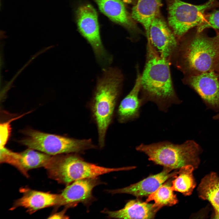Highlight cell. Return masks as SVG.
Wrapping results in <instances>:
<instances>
[{
    "label": "cell",
    "mask_w": 219,
    "mask_h": 219,
    "mask_svg": "<svg viewBox=\"0 0 219 219\" xmlns=\"http://www.w3.org/2000/svg\"><path fill=\"white\" fill-rule=\"evenodd\" d=\"M215 30L213 37L196 30L179 41L172 64L184 76L211 71L219 74V31Z\"/></svg>",
    "instance_id": "obj_1"
},
{
    "label": "cell",
    "mask_w": 219,
    "mask_h": 219,
    "mask_svg": "<svg viewBox=\"0 0 219 219\" xmlns=\"http://www.w3.org/2000/svg\"><path fill=\"white\" fill-rule=\"evenodd\" d=\"M170 65L148 40L145 64L141 74L140 97L143 104L151 102L166 112L172 105L180 103L172 82Z\"/></svg>",
    "instance_id": "obj_2"
},
{
    "label": "cell",
    "mask_w": 219,
    "mask_h": 219,
    "mask_svg": "<svg viewBox=\"0 0 219 219\" xmlns=\"http://www.w3.org/2000/svg\"><path fill=\"white\" fill-rule=\"evenodd\" d=\"M123 77L116 68L104 69L97 81L89 104L91 115L97 129L99 146H105L107 130L112 123L120 94Z\"/></svg>",
    "instance_id": "obj_3"
},
{
    "label": "cell",
    "mask_w": 219,
    "mask_h": 219,
    "mask_svg": "<svg viewBox=\"0 0 219 219\" xmlns=\"http://www.w3.org/2000/svg\"><path fill=\"white\" fill-rule=\"evenodd\" d=\"M136 150L145 154L148 160L155 164L173 169L188 165L196 169L200 163L202 151L200 145L193 140L180 144L162 141L149 144H141Z\"/></svg>",
    "instance_id": "obj_4"
},
{
    "label": "cell",
    "mask_w": 219,
    "mask_h": 219,
    "mask_svg": "<svg viewBox=\"0 0 219 219\" xmlns=\"http://www.w3.org/2000/svg\"><path fill=\"white\" fill-rule=\"evenodd\" d=\"M49 178L67 186L79 179L94 178L110 172L132 169V167L109 168L84 160L75 154L53 155L45 167Z\"/></svg>",
    "instance_id": "obj_5"
},
{
    "label": "cell",
    "mask_w": 219,
    "mask_h": 219,
    "mask_svg": "<svg viewBox=\"0 0 219 219\" xmlns=\"http://www.w3.org/2000/svg\"><path fill=\"white\" fill-rule=\"evenodd\" d=\"M25 134L20 141L21 144L51 155L79 153L97 148L90 139H75L32 130L26 131Z\"/></svg>",
    "instance_id": "obj_6"
},
{
    "label": "cell",
    "mask_w": 219,
    "mask_h": 219,
    "mask_svg": "<svg viewBox=\"0 0 219 219\" xmlns=\"http://www.w3.org/2000/svg\"><path fill=\"white\" fill-rule=\"evenodd\" d=\"M219 7L217 0H209L203 4L195 5L180 0H169L168 23L179 41L190 30L198 27L210 10Z\"/></svg>",
    "instance_id": "obj_7"
},
{
    "label": "cell",
    "mask_w": 219,
    "mask_h": 219,
    "mask_svg": "<svg viewBox=\"0 0 219 219\" xmlns=\"http://www.w3.org/2000/svg\"><path fill=\"white\" fill-rule=\"evenodd\" d=\"M77 15L79 30L90 44L97 61L103 67L109 64L112 58L102 43L95 9L90 5H84L78 8Z\"/></svg>",
    "instance_id": "obj_8"
},
{
    "label": "cell",
    "mask_w": 219,
    "mask_h": 219,
    "mask_svg": "<svg viewBox=\"0 0 219 219\" xmlns=\"http://www.w3.org/2000/svg\"><path fill=\"white\" fill-rule=\"evenodd\" d=\"M147 37L159 54L171 64H172L179 41L173 31L158 16L152 21Z\"/></svg>",
    "instance_id": "obj_9"
},
{
    "label": "cell",
    "mask_w": 219,
    "mask_h": 219,
    "mask_svg": "<svg viewBox=\"0 0 219 219\" xmlns=\"http://www.w3.org/2000/svg\"><path fill=\"white\" fill-rule=\"evenodd\" d=\"M219 74L207 72L198 75H185L183 83L193 89L207 107L219 111Z\"/></svg>",
    "instance_id": "obj_10"
},
{
    "label": "cell",
    "mask_w": 219,
    "mask_h": 219,
    "mask_svg": "<svg viewBox=\"0 0 219 219\" xmlns=\"http://www.w3.org/2000/svg\"><path fill=\"white\" fill-rule=\"evenodd\" d=\"M1 163L10 164L28 177V171L41 167H45L52 156L30 148L19 153L12 151L5 147L0 149Z\"/></svg>",
    "instance_id": "obj_11"
},
{
    "label": "cell",
    "mask_w": 219,
    "mask_h": 219,
    "mask_svg": "<svg viewBox=\"0 0 219 219\" xmlns=\"http://www.w3.org/2000/svg\"><path fill=\"white\" fill-rule=\"evenodd\" d=\"M97 177L76 180L67 186L59 194L58 206L69 207L90 200L94 188L100 184Z\"/></svg>",
    "instance_id": "obj_12"
},
{
    "label": "cell",
    "mask_w": 219,
    "mask_h": 219,
    "mask_svg": "<svg viewBox=\"0 0 219 219\" xmlns=\"http://www.w3.org/2000/svg\"><path fill=\"white\" fill-rule=\"evenodd\" d=\"M20 191L22 193V196L15 201L12 210L22 207L26 209L29 213L32 214L44 208L59 205V194L38 191L27 188H22Z\"/></svg>",
    "instance_id": "obj_13"
},
{
    "label": "cell",
    "mask_w": 219,
    "mask_h": 219,
    "mask_svg": "<svg viewBox=\"0 0 219 219\" xmlns=\"http://www.w3.org/2000/svg\"><path fill=\"white\" fill-rule=\"evenodd\" d=\"M173 169L165 167L161 172L150 176L135 183L122 188L110 190L109 192L113 194L126 193L137 197L148 196L155 191L168 179L174 177L178 171L172 172Z\"/></svg>",
    "instance_id": "obj_14"
},
{
    "label": "cell",
    "mask_w": 219,
    "mask_h": 219,
    "mask_svg": "<svg viewBox=\"0 0 219 219\" xmlns=\"http://www.w3.org/2000/svg\"><path fill=\"white\" fill-rule=\"evenodd\" d=\"M136 78L133 87L121 101L118 108L117 117L121 123H126L138 118L143 105L139 97L141 85V74L137 70Z\"/></svg>",
    "instance_id": "obj_15"
},
{
    "label": "cell",
    "mask_w": 219,
    "mask_h": 219,
    "mask_svg": "<svg viewBox=\"0 0 219 219\" xmlns=\"http://www.w3.org/2000/svg\"><path fill=\"white\" fill-rule=\"evenodd\" d=\"M159 209L153 204L138 200L127 202L124 207L115 211L104 210L103 212L110 217L119 219H153Z\"/></svg>",
    "instance_id": "obj_16"
},
{
    "label": "cell",
    "mask_w": 219,
    "mask_h": 219,
    "mask_svg": "<svg viewBox=\"0 0 219 219\" xmlns=\"http://www.w3.org/2000/svg\"><path fill=\"white\" fill-rule=\"evenodd\" d=\"M100 11L110 19L134 30L135 24L121 0H94Z\"/></svg>",
    "instance_id": "obj_17"
},
{
    "label": "cell",
    "mask_w": 219,
    "mask_h": 219,
    "mask_svg": "<svg viewBox=\"0 0 219 219\" xmlns=\"http://www.w3.org/2000/svg\"><path fill=\"white\" fill-rule=\"evenodd\" d=\"M161 3V0H137L133 8L132 18L143 25L146 36L152 21L158 16Z\"/></svg>",
    "instance_id": "obj_18"
},
{
    "label": "cell",
    "mask_w": 219,
    "mask_h": 219,
    "mask_svg": "<svg viewBox=\"0 0 219 219\" xmlns=\"http://www.w3.org/2000/svg\"><path fill=\"white\" fill-rule=\"evenodd\" d=\"M200 198L209 201L214 211V216L219 218V177L212 172L201 180L197 189Z\"/></svg>",
    "instance_id": "obj_19"
},
{
    "label": "cell",
    "mask_w": 219,
    "mask_h": 219,
    "mask_svg": "<svg viewBox=\"0 0 219 219\" xmlns=\"http://www.w3.org/2000/svg\"><path fill=\"white\" fill-rule=\"evenodd\" d=\"M195 169L191 165L179 169L174 177L175 179L172 181L171 188L172 190L180 192L185 196L191 195L196 186L193 174Z\"/></svg>",
    "instance_id": "obj_20"
},
{
    "label": "cell",
    "mask_w": 219,
    "mask_h": 219,
    "mask_svg": "<svg viewBox=\"0 0 219 219\" xmlns=\"http://www.w3.org/2000/svg\"><path fill=\"white\" fill-rule=\"evenodd\" d=\"M168 183L161 185L155 191L148 196L146 202L154 200V206L159 210L165 206H172L178 203L176 195Z\"/></svg>",
    "instance_id": "obj_21"
},
{
    "label": "cell",
    "mask_w": 219,
    "mask_h": 219,
    "mask_svg": "<svg viewBox=\"0 0 219 219\" xmlns=\"http://www.w3.org/2000/svg\"><path fill=\"white\" fill-rule=\"evenodd\" d=\"M215 9L206 14L202 23L196 27L198 31H201L210 28L219 29V9Z\"/></svg>",
    "instance_id": "obj_22"
},
{
    "label": "cell",
    "mask_w": 219,
    "mask_h": 219,
    "mask_svg": "<svg viewBox=\"0 0 219 219\" xmlns=\"http://www.w3.org/2000/svg\"><path fill=\"white\" fill-rule=\"evenodd\" d=\"M24 115L10 120L8 121L0 124V148H4L10 136L11 132L10 123Z\"/></svg>",
    "instance_id": "obj_23"
},
{
    "label": "cell",
    "mask_w": 219,
    "mask_h": 219,
    "mask_svg": "<svg viewBox=\"0 0 219 219\" xmlns=\"http://www.w3.org/2000/svg\"><path fill=\"white\" fill-rule=\"evenodd\" d=\"M64 211L57 213H56L51 215L49 218H67L68 216L64 215Z\"/></svg>",
    "instance_id": "obj_24"
},
{
    "label": "cell",
    "mask_w": 219,
    "mask_h": 219,
    "mask_svg": "<svg viewBox=\"0 0 219 219\" xmlns=\"http://www.w3.org/2000/svg\"><path fill=\"white\" fill-rule=\"evenodd\" d=\"M213 118L214 119L219 121V113L214 116Z\"/></svg>",
    "instance_id": "obj_25"
}]
</instances>
